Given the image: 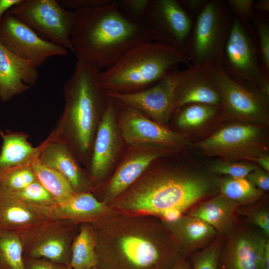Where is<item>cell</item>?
Instances as JSON below:
<instances>
[{
    "mask_svg": "<svg viewBox=\"0 0 269 269\" xmlns=\"http://www.w3.org/2000/svg\"><path fill=\"white\" fill-rule=\"evenodd\" d=\"M90 223L99 269H170L186 258L158 217L114 210Z\"/></svg>",
    "mask_w": 269,
    "mask_h": 269,
    "instance_id": "cell-1",
    "label": "cell"
},
{
    "mask_svg": "<svg viewBox=\"0 0 269 269\" xmlns=\"http://www.w3.org/2000/svg\"><path fill=\"white\" fill-rule=\"evenodd\" d=\"M153 164L109 205L114 210L172 220L218 190V180L207 174Z\"/></svg>",
    "mask_w": 269,
    "mask_h": 269,
    "instance_id": "cell-2",
    "label": "cell"
},
{
    "mask_svg": "<svg viewBox=\"0 0 269 269\" xmlns=\"http://www.w3.org/2000/svg\"><path fill=\"white\" fill-rule=\"evenodd\" d=\"M100 72L90 64L77 60L71 76L64 85L63 112L47 137L66 144L86 167L109 99L100 83Z\"/></svg>",
    "mask_w": 269,
    "mask_h": 269,
    "instance_id": "cell-3",
    "label": "cell"
},
{
    "mask_svg": "<svg viewBox=\"0 0 269 269\" xmlns=\"http://www.w3.org/2000/svg\"><path fill=\"white\" fill-rule=\"evenodd\" d=\"M116 2L74 11L71 36L74 54L77 60L99 71L137 44L152 41L143 24L132 23L121 15Z\"/></svg>",
    "mask_w": 269,
    "mask_h": 269,
    "instance_id": "cell-4",
    "label": "cell"
},
{
    "mask_svg": "<svg viewBox=\"0 0 269 269\" xmlns=\"http://www.w3.org/2000/svg\"><path fill=\"white\" fill-rule=\"evenodd\" d=\"M180 64L191 66L182 50L168 43L147 41L100 71L99 78L107 92L131 93L153 85Z\"/></svg>",
    "mask_w": 269,
    "mask_h": 269,
    "instance_id": "cell-5",
    "label": "cell"
},
{
    "mask_svg": "<svg viewBox=\"0 0 269 269\" xmlns=\"http://www.w3.org/2000/svg\"><path fill=\"white\" fill-rule=\"evenodd\" d=\"M233 15L226 0H208L193 19L184 44L191 65H220Z\"/></svg>",
    "mask_w": 269,
    "mask_h": 269,
    "instance_id": "cell-6",
    "label": "cell"
},
{
    "mask_svg": "<svg viewBox=\"0 0 269 269\" xmlns=\"http://www.w3.org/2000/svg\"><path fill=\"white\" fill-rule=\"evenodd\" d=\"M221 66L233 80L269 96V76L262 66L251 27L234 16Z\"/></svg>",
    "mask_w": 269,
    "mask_h": 269,
    "instance_id": "cell-7",
    "label": "cell"
},
{
    "mask_svg": "<svg viewBox=\"0 0 269 269\" xmlns=\"http://www.w3.org/2000/svg\"><path fill=\"white\" fill-rule=\"evenodd\" d=\"M42 38L74 53L71 36L74 11L57 0H21L9 10Z\"/></svg>",
    "mask_w": 269,
    "mask_h": 269,
    "instance_id": "cell-8",
    "label": "cell"
},
{
    "mask_svg": "<svg viewBox=\"0 0 269 269\" xmlns=\"http://www.w3.org/2000/svg\"><path fill=\"white\" fill-rule=\"evenodd\" d=\"M267 136L263 128L250 123L225 126L197 144L205 153L225 160L254 161L267 153Z\"/></svg>",
    "mask_w": 269,
    "mask_h": 269,
    "instance_id": "cell-9",
    "label": "cell"
},
{
    "mask_svg": "<svg viewBox=\"0 0 269 269\" xmlns=\"http://www.w3.org/2000/svg\"><path fill=\"white\" fill-rule=\"evenodd\" d=\"M80 224L52 218L17 232L23 256L70 265L71 245Z\"/></svg>",
    "mask_w": 269,
    "mask_h": 269,
    "instance_id": "cell-10",
    "label": "cell"
},
{
    "mask_svg": "<svg viewBox=\"0 0 269 269\" xmlns=\"http://www.w3.org/2000/svg\"><path fill=\"white\" fill-rule=\"evenodd\" d=\"M211 69L222 101V115L258 125L267 123L268 96L233 80L220 65H211Z\"/></svg>",
    "mask_w": 269,
    "mask_h": 269,
    "instance_id": "cell-11",
    "label": "cell"
},
{
    "mask_svg": "<svg viewBox=\"0 0 269 269\" xmlns=\"http://www.w3.org/2000/svg\"><path fill=\"white\" fill-rule=\"evenodd\" d=\"M115 101L118 127L129 147L173 150L188 143L183 134L154 122L137 109Z\"/></svg>",
    "mask_w": 269,
    "mask_h": 269,
    "instance_id": "cell-12",
    "label": "cell"
},
{
    "mask_svg": "<svg viewBox=\"0 0 269 269\" xmlns=\"http://www.w3.org/2000/svg\"><path fill=\"white\" fill-rule=\"evenodd\" d=\"M109 97L97 130L90 160L85 170L95 189L114 168L124 143L117 123L115 100Z\"/></svg>",
    "mask_w": 269,
    "mask_h": 269,
    "instance_id": "cell-13",
    "label": "cell"
},
{
    "mask_svg": "<svg viewBox=\"0 0 269 269\" xmlns=\"http://www.w3.org/2000/svg\"><path fill=\"white\" fill-rule=\"evenodd\" d=\"M0 42L37 68L52 56H66L65 47L44 39L7 11L0 22Z\"/></svg>",
    "mask_w": 269,
    "mask_h": 269,
    "instance_id": "cell-14",
    "label": "cell"
},
{
    "mask_svg": "<svg viewBox=\"0 0 269 269\" xmlns=\"http://www.w3.org/2000/svg\"><path fill=\"white\" fill-rule=\"evenodd\" d=\"M193 22L178 0H149L143 25L152 41L168 43L184 51Z\"/></svg>",
    "mask_w": 269,
    "mask_h": 269,
    "instance_id": "cell-15",
    "label": "cell"
},
{
    "mask_svg": "<svg viewBox=\"0 0 269 269\" xmlns=\"http://www.w3.org/2000/svg\"><path fill=\"white\" fill-rule=\"evenodd\" d=\"M180 70L176 66L153 85L127 94L107 92L117 102L137 109L154 122L165 126L173 114L175 92Z\"/></svg>",
    "mask_w": 269,
    "mask_h": 269,
    "instance_id": "cell-16",
    "label": "cell"
},
{
    "mask_svg": "<svg viewBox=\"0 0 269 269\" xmlns=\"http://www.w3.org/2000/svg\"><path fill=\"white\" fill-rule=\"evenodd\" d=\"M269 239L259 229L239 220L225 239L217 269H261V256Z\"/></svg>",
    "mask_w": 269,
    "mask_h": 269,
    "instance_id": "cell-17",
    "label": "cell"
},
{
    "mask_svg": "<svg viewBox=\"0 0 269 269\" xmlns=\"http://www.w3.org/2000/svg\"><path fill=\"white\" fill-rule=\"evenodd\" d=\"M221 106L222 101L212 74L211 65H191L180 70L173 105V114L189 104Z\"/></svg>",
    "mask_w": 269,
    "mask_h": 269,
    "instance_id": "cell-18",
    "label": "cell"
},
{
    "mask_svg": "<svg viewBox=\"0 0 269 269\" xmlns=\"http://www.w3.org/2000/svg\"><path fill=\"white\" fill-rule=\"evenodd\" d=\"M168 149L156 148H131L123 156L103 189V201L110 205L134 183Z\"/></svg>",
    "mask_w": 269,
    "mask_h": 269,
    "instance_id": "cell-19",
    "label": "cell"
},
{
    "mask_svg": "<svg viewBox=\"0 0 269 269\" xmlns=\"http://www.w3.org/2000/svg\"><path fill=\"white\" fill-rule=\"evenodd\" d=\"M37 68L0 42V101L6 103L35 86Z\"/></svg>",
    "mask_w": 269,
    "mask_h": 269,
    "instance_id": "cell-20",
    "label": "cell"
},
{
    "mask_svg": "<svg viewBox=\"0 0 269 269\" xmlns=\"http://www.w3.org/2000/svg\"><path fill=\"white\" fill-rule=\"evenodd\" d=\"M54 210L27 203L0 186V230L19 232L53 218Z\"/></svg>",
    "mask_w": 269,
    "mask_h": 269,
    "instance_id": "cell-21",
    "label": "cell"
},
{
    "mask_svg": "<svg viewBox=\"0 0 269 269\" xmlns=\"http://www.w3.org/2000/svg\"><path fill=\"white\" fill-rule=\"evenodd\" d=\"M39 146V161L63 175L75 193L94 191L85 170L66 144L46 138Z\"/></svg>",
    "mask_w": 269,
    "mask_h": 269,
    "instance_id": "cell-22",
    "label": "cell"
},
{
    "mask_svg": "<svg viewBox=\"0 0 269 269\" xmlns=\"http://www.w3.org/2000/svg\"><path fill=\"white\" fill-rule=\"evenodd\" d=\"M162 221L185 257L204 248L218 236L208 223L187 214L172 220Z\"/></svg>",
    "mask_w": 269,
    "mask_h": 269,
    "instance_id": "cell-23",
    "label": "cell"
},
{
    "mask_svg": "<svg viewBox=\"0 0 269 269\" xmlns=\"http://www.w3.org/2000/svg\"><path fill=\"white\" fill-rule=\"evenodd\" d=\"M239 207L219 193L193 208L187 214L203 220L212 227L219 236L226 239L239 221Z\"/></svg>",
    "mask_w": 269,
    "mask_h": 269,
    "instance_id": "cell-24",
    "label": "cell"
},
{
    "mask_svg": "<svg viewBox=\"0 0 269 269\" xmlns=\"http://www.w3.org/2000/svg\"><path fill=\"white\" fill-rule=\"evenodd\" d=\"M111 206L98 200L92 192L75 193L54 210L53 218L67 220L78 224L91 223L113 212Z\"/></svg>",
    "mask_w": 269,
    "mask_h": 269,
    "instance_id": "cell-25",
    "label": "cell"
},
{
    "mask_svg": "<svg viewBox=\"0 0 269 269\" xmlns=\"http://www.w3.org/2000/svg\"><path fill=\"white\" fill-rule=\"evenodd\" d=\"M1 136L0 171L31 165L38 159L40 147L32 146L26 134L6 130Z\"/></svg>",
    "mask_w": 269,
    "mask_h": 269,
    "instance_id": "cell-26",
    "label": "cell"
},
{
    "mask_svg": "<svg viewBox=\"0 0 269 269\" xmlns=\"http://www.w3.org/2000/svg\"><path fill=\"white\" fill-rule=\"evenodd\" d=\"M97 265L94 230L90 223H81L71 245L70 266L72 269H89Z\"/></svg>",
    "mask_w": 269,
    "mask_h": 269,
    "instance_id": "cell-27",
    "label": "cell"
},
{
    "mask_svg": "<svg viewBox=\"0 0 269 269\" xmlns=\"http://www.w3.org/2000/svg\"><path fill=\"white\" fill-rule=\"evenodd\" d=\"M37 180L60 205L75 193L69 181L60 173L41 163L38 159L31 165Z\"/></svg>",
    "mask_w": 269,
    "mask_h": 269,
    "instance_id": "cell-28",
    "label": "cell"
},
{
    "mask_svg": "<svg viewBox=\"0 0 269 269\" xmlns=\"http://www.w3.org/2000/svg\"><path fill=\"white\" fill-rule=\"evenodd\" d=\"M219 193L240 207L259 201L264 192L256 187L246 177L225 176L217 181Z\"/></svg>",
    "mask_w": 269,
    "mask_h": 269,
    "instance_id": "cell-29",
    "label": "cell"
},
{
    "mask_svg": "<svg viewBox=\"0 0 269 269\" xmlns=\"http://www.w3.org/2000/svg\"><path fill=\"white\" fill-rule=\"evenodd\" d=\"M221 112L220 107L192 104L179 108L174 113L176 114L175 122L177 127L187 130L200 128Z\"/></svg>",
    "mask_w": 269,
    "mask_h": 269,
    "instance_id": "cell-30",
    "label": "cell"
},
{
    "mask_svg": "<svg viewBox=\"0 0 269 269\" xmlns=\"http://www.w3.org/2000/svg\"><path fill=\"white\" fill-rule=\"evenodd\" d=\"M0 269H24L22 245L17 232L0 230Z\"/></svg>",
    "mask_w": 269,
    "mask_h": 269,
    "instance_id": "cell-31",
    "label": "cell"
},
{
    "mask_svg": "<svg viewBox=\"0 0 269 269\" xmlns=\"http://www.w3.org/2000/svg\"><path fill=\"white\" fill-rule=\"evenodd\" d=\"M266 73L269 76V23L267 15L254 11L249 23Z\"/></svg>",
    "mask_w": 269,
    "mask_h": 269,
    "instance_id": "cell-32",
    "label": "cell"
},
{
    "mask_svg": "<svg viewBox=\"0 0 269 269\" xmlns=\"http://www.w3.org/2000/svg\"><path fill=\"white\" fill-rule=\"evenodd\" d=\"M225 238L218 236L204 248L187 257L192 269H217L218 261Z\"/></svg>",
    "mask_w": 269,
    "mask_h": 269,
    "instance_id": "cell-33",
    "label": "cell"
},
{
    "mask_svg": "<svg viewBox=\"0 0 269 269\" xmlns=\"http://www.w3.org/2000/svg\"><path fill=\"white\" fill-rule=\"evenodd\" d=\"M36 180L31 165L0 171V186L12 191L23 189Z\"/></svg>",
    "mask_w": 269,
    "mask_h": 269,
    "instance_id": "cell-34",
    "label": "cell"
},
{
    "mask_svg": "<svg viewBox=\"0 0 269 269\" xmlns=\"http://www.w3.org/2000/svg\"><path fill=\"white\" fill-rule=\"evenodd\" d=\"M11 191L17 197L30 204L52 208L58 205L52 196L37 180L23 189Z\"/></svg>",
    "mask_w": 269,
    "mask_h": 269,
    "instance_id": "cell-35",
    "label": "cell"
},
{
    "mask_svg": "<svg viewBox=\"0 0 269 269\" xmlns=\"http://www.w3.org/2000/svg\"><path fill=\"white\" fill-rule=\"evenodd\" d=\"M260 201L250 205L239 207L238 214L244 216L248 222L258 228L269 238V206L267 203Z\"/></svg>",
    "mask_w": 269,
    "mask_h": 269,
    "instance_id": "cell-36",
    "label": "cell"
},
{
    "mask_svg": "<svg viewBox=\"0 0 269 269\" xmlns=\"http://www.w3.org/2000/svg\"><path fill=\"white\" fill-rule=\"evenodd\" d=\"M149 0H116L117 8L121 15L129 22L143 24Z\"/></svg>",
    "mask_w": 269,
    "mask_h": 269,
    "instance_id": "cell-37",
    "label": "cell"
},
{
    "mask_svg": "<svg viewBox=\"0 0 269 269\" xmlns=\"http://www.w3.org/2000/svg\"><path fill=\"white\" fill-rule=\"evenodd\" d=\"M258 166L247 162H233L228 160H218L211 164L212 172L232 177L245 178Z\"/></svg>",
    "mask_w": 269,
    "mask_h": 269,
    "instance_id": "cell-38",
    "label": "cell"
},
{
    "mask_svg": "<svg viewBox=\"0 0 269 269\" xmlns=\"http://www.w3.org/2000/svg\"><path fill=\"white\" fill-rule=\"evenodd\" d=\"M233 15L242 23L248 24L252 18L254 10L253 0H226Z\"/></svg>",
    "mask_w": 269,
    "mask_h": 269,
    "instance_id": "cell-39",
    "label": "cell"
},
{
    "mask_svg": "<svg viewBox=\"0 0 269 269\" xmlns=\"http://www.w3.org/2000/svg\"><path fill=\"white\" fill-rule=\"evenodd\" d=\"M24 269H72L70 265L55 263L44 259L23 256Z\"/></svg>",
    "mask_w": 269,
    "mask_h": 269,
    "instance_id": "cell-40",
    "label": "cell"
},
{
    "mask_svg": "<svg viewBox=\"0 0 269 269\" xmlns=\"http://www.w3.org/2000/svg\"><path fill=\"white\" fill-rule=\"evenodd\" d=\"M256 187L264 191L269 190V173L257 167L246 177Z\"/></svg>",
    "mask_w": 269,
    "mask_h": 269,
    "instance_id": "cell-41",
    "label": "cell"
},
{
    "mask_svg": "<svg viewBox=\"0 0 269 269\" xmlns=\"http://www.w3.org/2000/svg\"><path fill=\"white\" fill-rule=\"evenodd\" d=\"M112 0H58L65 8L75 11L93 6L106 4Z\"/></svg>",
    "mask_w": 269,
    "mask_h": 269,
    "instance_id": "cell-42",
    "label": "cell"
},
{
    "mask_svg": "<svg viewBox=\"0 0 269 269\" xmlns=\"http://www.w3.org/2000/svg\"><path fill=\"white\" fill-rule=\"evenodd\" d=\"M207 0H178L183 8L193 19L203 9L207 3Z\"/></svg>",
    "mask_w": 269,
    "mask_h": 269,
    "instance_id": "cell-43",
    "label": "cell"
},
{
    "mask_svg": "<svg viewBox=\"0 0 269 269\" xmlns=\"http://www.w3.org/2000/svg\"><path fill=\"white\" fill-rule=\"evenodd\" d=\"M21 0H0V22L6 12L14 5L18 3Z\"/></svg>",
    "mask_w": 269,
    "mask_h": 269,
    "instance_id": "cell-44",
    "label": "cell"
},
{
    "mask_svg": "<svg viewBox=\"0 0 269 269\" xmlns=\"http://www.w3.org/2000/svg\"><path fill=\"white\" fill-rule=\"evenodd\" d=\"M254 10L258 13L268 15L269 13V0H258L253 3Z\"/></svg>",
    "mask_w": 269,
    "mask_h": 269,
    "instance_id": "cell-45",
    "label": "cell"
},
{
    "mask_svg": "<svg viewBox=\"0 0 269 269\" xmlns=\"http://www.w3.org/2000/svg\"><path fill=\"white\" fill-rule=\"evenodd\" d=\"M261 269H269V239L265 246L261 259Z\"/></svg>",
    "mask_w": 269,
    "mask_h": 269,
    "instance_id": "cell-46",
    "label": "cell"
},
{
    "mask_svg": "<svg viewBox=\"0 0 269 269\" xmlns=\"http://www.w3.org/2000/svg\"><path fill=\"white\" fill-rule=\"evenodd\" d=\"M254 161L257 162L262 169L267 172L269 171V155L268 153L260 155Z\"/></svg>",
    "mask_w": 269,
    "mask_h": 269,
    "instance_id": "cell-47",
    "label": "cell"
},
{
    "mask_svg": "<svg viewBox=\"0 0 269 269\" xmlns=\"http://www.w3.org/2000/svg\"><path fill=\"white\" fill-rule=\"evenodd\" d=\"M170 269H192V265L188 258H184Z\"/></svg>",
    "mask_w": 269,
    "mask_h": 269,
    "instance_id": "cell-48",
    "label": "cell"
},
{
    "mask_svg": "<svg viewBox=\"0 0 269 269\" xmlns=\"http://www.w3.org/2000/svg\"><path fill=\"white\" fill-rule=\"evenodd\" d=\"M89 269H99L97 266L94 267L92 268Z\"/></svg>",
    "mask_w": 269,
    "mask_h": 269,
    "instance_id": "cell-49",
    "label": "cell"
},
{
    "mask_svg": "<svg viewBox=\"0 0 269 269\" xmlns=\"http://www.w3.org/2000/svg\"><path fill=\"white\" fill-rule=\"evenodd\" d=\"M3 134V132L1 131V130L0 129V135H1Z\"/></svg>",
    "mask_w": 269,
    "mask_h": 269,
    "instance_id": "cell-50",
    "label": "cell"
}]
</instances>
